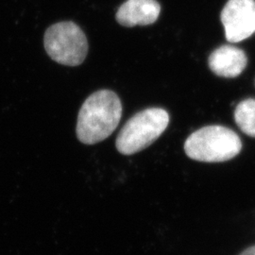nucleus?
I'll return each mask as SVG.
<instances>
[{"label": "nucleus", "mask_w": 255, "mask_h": 255, "mask_svg": "<svg viewBox=\"0 0 255 255\" xmlns=\"http://www.w3.org/2000/svg\"><path fill=\"white\" fill-rule=\"evenodd\" d=\"M121 116L122 104L115 92L93 93L79 112L76 127L78 139L85 145L100 143L118 128Z\"/></svg>", "instance_id": "nucleus-1"}, {"label": "nucleus", "mask_w": 255, "mask_h": 255, "mask_svg": "<svg viewBox=\"0 0 255 255\" xmlns=\"http://www.w3.org/2000/svg\"><path fill=\"white\" fill-rule=\"evenodd\" d=\"M242 149L239 136L223 126H207L193 132L184 144V151L193 160L220 163L235 158Z\"/></svg>", "instance_id": "nucleus-2"}, {"label": "nucleus", "mask_w": 255, "mask_h": 255, "mask_svg": "<svg viewBox=\"0 0 255 255\" xmlns=\"http://www.w3.org/2000/svg\"><path fill=\"white\" fill-rule=\"evenodd\" d=\"M169 116L161 108L144 110L133 116L122 128L116 146L121 154L131 155L150 146L165 130Z\"/></svg>", "instance_id": "nucleus-3"}, {"label": "nucleus", "mask_w": 255, "mask_h": 255, "mask_svg": "<svg viewBox=\"0 0 255 255\" xmlns=\"http://www.w3.org/2000/svg\"><path fill=\"white\" fill-rule=\"evenodd\" d=\"M46 53L58 64L66 66L82 64L88 53V41L81 27L72 21L51 25L45 32Z\"/></svg>", "instance_id": "nucleus-4"}, {"label": "nucleus", "mask_w": 255, "mask_h": 255, "mask_svg": "<svg viewBox=\"0 0 255 255\" xmlns=\"http://www.w3.org/2000/svg\"><path fill=\"white\" fill-rule=\"evenodd\" d=\"M220 19L229 42L246 40L255 32V0H229Z\"/></svg>", "instance_id": "nucleus-5"}, {"label": "nucleus", "mask_w": 255, "mask_h": 255, "mask_svg": "<svg viewBox=\"0 0 255 255\" xmlns=\"http://www.w3.org/2000/svg\"><path fill=\"white\" fill-rule=\"evenodd\" d=\"M161 6L156 0H127L119 7L116 18L121 26L151 25L159 17Z\"/></svg>", "instance_id": "nucleus-6"}, {"label": "nucleus", "mask_w": 255, "mask_h": 255, "mask_svg": "<svg viewBox=\"0 0 255 255\" xmlns=\"http://www.w3.org/2000/svg\"><path fill=\"white\" fill-rule=\"evenodd\" d=\"M248 58L243 50L233 46L217 48L209 57L212 72L223 78H236L244 71Z\"/></svg>", "instance_id": "nucleus-7"}, {"label": "nucleus", "mask_w": 255, "mask_h": 255, "mask_svg": "<svg viewBox=\"0 0 255 255\" xmlns=\"http://www.w3.org/2000/svg\"><path fill=\"white\" fill-rule=\"evenodd\" d=\"M235 119L244 133L255 137V100L249 99L240 102L235 112Z\"/></svg>", "instance_id": "nucleus-8"}, {"label": "nucleus", "mask_w": 255, "mask_h": 255, "mask_svg": "<svg viewBox=\"0 0 255 255\" xmlns=\"http://www.w3.org/2000/svg\"><path fill=\"white\" fill-rule=\"evenodd\" d=\"M239 255H255V246L250 247Z\"/></svg>", "instance_id": "nucleus-9"}]
</instances>
